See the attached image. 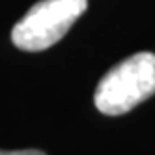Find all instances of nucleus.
Listing matches in <instances>:
<instances>
[{"label": "nucleus", "mask_w": 155, "mask_h": 155, "mask_svg": "<svg viewBox=\"0 0 155 155\" xmlns=\"http://www.w3.org/2000/svg\"><path fill=\"white\" fill-rule=\"evenodd\" d=\"M0 155H47L39 150H13V151H2L0 150Z\"/></svg>", "instance_id": "obj_3"}, {"label": "nucleus", "mask_w": 155, "mask_h": 155, "mask_svg": "<svg viewBox=\"0 0 155 155\" xmlns=\"http://www.w3.org/2000/svg\"><path fill=\"white\" fill-rule=\"evenodd\" d=\"M88 9V0H39L12 30V41L21 51H45L68 34Z\"/></svg>", "instance_id": "obj_2"}, {"label": "nucleus", "mask_w": 155, "mask_h": 155, "mask_svg": "<svg viewBox=\"0 0 155 155\" xmlns=\"http://www.w3.org/2000/svg\"><path fill=\"white\" fill-rule=\"evenodd\" d=\"M155 94V54L137 52L110 68L99 81L94 103L107 116H121Z\"/></svg>", "instance_id": "obj_1"}]
</instances>
